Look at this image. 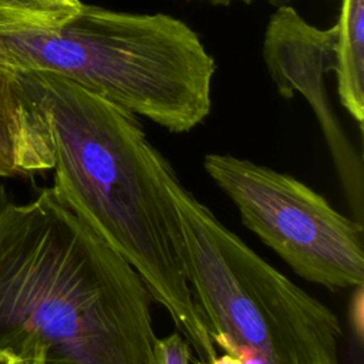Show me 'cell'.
<instances>
[{
    "instance_id": "cell-1",
    "label": "cell",
    "mask_w": 364,
    "mask_h": 364,
    "mask_svg": "<svg viewBox=\"0 0 364 364\" xmlns=\"http://www.w3.org/2000/svg\"><path fill=\"white\" fill-rule=\"evenodd\" d=\"M151 294L57 196L0 185V350L33 364H155Z\"/></svg>"
},
{
    "instance_id": "cell-2",
    "label": "cell",
    "mask_w": 364,
    "mask_h": 364,
    "mask_svg": "<svg viewBox=\"0 0 364 364\" xmlns=\"http://www.w3.org/2000/svg\"><path fill=\"white\" fill-rule=\"evenodd\" d=\"M24 74L50 125L54 192L135 269L196 360L212 364L218 351L183 272L178 219L164 183L168 159L132 112L63 75Z\"/></svg>"
},
{
    "instance_id": "cell-3",
    "label": "cell",
    "mask_w": 364,
    "mask_h": 364,
    "mask_svg": "<svg viewBox=\"0 0 364 364\" xmlns=\"http://www.w3.org/2000/svg\"><path fill=\"white\" fill-rule=\"evenodd\" d=\"M0 64L63 75L176 134L212 108L216 63L186 23L165 13L82 3L55 27L0 24Z\"/></svg>"
},
{
    "instance_id": "cell-4",
    "label": "cell",
    "mask_w": 364,
    "mask_h": 364,
    "mask_svg": "<svg viewBox=\"0 0 364 364\" xmlns=\"http://www.w3.org/2000/svg\"><path fill=\"white\" fill-rule=\"evenodd\" d=\"M162 176L183 272L215 347L240 364H340L336 314L226 228L169 162Z\"/></svg>"
},
{
    "instance_id": "cell-5",
    "label": "cell",
    "mask_w": 364,
    "mask_h": 364,
    "mask_svg": "<svg viewBox=\"0 0 364 364\" xmlns=\"http://www.w3.org/2000/svg\"><path fill=\"white\" fill-rule=\"evenodd\" d=\"M203 169L242 223L299 276L328 289L363 284V225L323 195L289 173L229 154L205 155Z\"/></svg>"
},
{
    "instance_id": "cell-6",
    "label": "cell",
    "mask_w": 364,
    "mask_h": 364,
    "mask_svg": "<svg viewBox=\"0 0 364 364\" xmlns=\"http://www.w3.org/2000/svg\"><path fill=\"white\" fill-rule=\"evenodd\" d=\"M334 26L327 30L307 23L291 6H279L270 16L263 60L279 94L303 95L314 111L348 195L361 203V166L327 100L323 77L334 71Z\"/></svg>"
},
{
    "instance_id": "cell-7",
    "label": "cell",
    "mask_w": 364,
    "mask_h": 364,
    "mask_svg": "<svg viewBox=\"0 0 364 364\" xmlns=\"http://www.w3.org/2000/svg\"><path fill=\"white\" fill-rule=\"evenodd\" d=\"M53 166L50 125L27 75L0 64V179Z\"/></svg>"
},
{
    "instance_id": "cell-8",
    "label": "cell",
    "mask_w": 364,
    "mask_h": 364,
    "mask_svg": "<svg viewBox=\"0 0 364 364\" xmlns=\"http://www.w3.org/2000/svg\"><path fill=\"white\" fill-rule=\"evenodd\" d=\"M334 26V73L341 105L363 128L364 122V0H340Z\"/></svg>"
},
{
    "instance_id": "cell-9",
    "label": "cell",
    "mask_w": 364,
    "mask_h": 364,
    "mask_svg": "<svg viewBox=\"0 0 364 364\" xmlns=\"http://www.w3.org/2000/svg\"><path fill=\"white\" fill-rule=\"evenodd\" d=\"M81 0H0V24L55 27L73 17Z\"/></svg>"
},
{
    "instance_id": "cell-10",
    "label": "cell",
    "mask_w": 364,
    "mask_h": 364,
    "mask_svg": "<svg viewBox=\"0 0 364 364\" xmlns=\"http://www.w3.org/2000/svg\"><path fill=\"white\" fill-rule=\"evenodd\" d=\"M154 355L155 364H189L192 358L189 344L179 333L158 338Z\"/></svg>"
},
{
    "instance_id": "cell-11",
    "label": "cell",
    "mask_w": 364,
    "mask_h": 364,
    "mask_svg": "<svg viewBox=\"0 0 364 364\" xmlns=\"http://www.w3.org/2000/svg\"><path fill=\"white\" fill-rule=\"evenodd\" d=\"M363 284H358L354 287V293L351 297V304H350V320L351 326L355 330L357 337L361 340L363 338V331H364V294H363Z\"/></svg>"
},
{
    "instance_id": "cell-12",
    "label": "cell",
    "mask_w": 364,
    "mask_h": 364,
    "mask_svg": "<svg viewBox=\"0 0 364 364\" xmlns=\"http://www.w3.org/2000/svg\"><path fill=\"white\" fill-rule=\"evenodd\" d=\"M209 1H212V3H223V4H228V3H232V1H243V3H252L253 0H209ZM267 1L279 7V6H284V4H287L290 0H267Z\"/></svg>"
},
{
    "instance_id": "cell-13",
    "label": "cell",
    "mask_w": 364,
    "mask_h": 364,
    "mask_svg": "<svg viewBox=\"0 0 364 364\" xmlns=\"http://www.w3.org/2000/svg\"><path fill=\"white\" fill-rule=\"evenodd\" d=\"M0 364H3V353H1V350H0Z\"/></svg>"
}]
</instances>
